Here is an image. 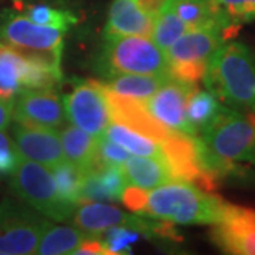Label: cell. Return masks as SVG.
<instances>
[{
    "mask_svg": "<svg viewBox=\"0 0 255 255\" xmlns=\"http://www.w3.org/2000/svg\"><path fill=\"white\" fill-rule=\"evenodd\" d=\"M211 240L227 254L255 255V210L228 203L224 219L211 231Z\"/></svg>",
    "mask_w": 255,
    "mask_h": 255,
    "instance_id": "10",
    "label": "cell"
},
{
    "mask_svg": "<svg viewBox=\"0 0 255 255\" xmlns=\"http://www.w3.org/2000/svg\"><path fill=\"white\" fill-rule=\"evenodd\" d=\"M153 18L137 7L135 0H114L104 34L139 36L150 38Z\"/></svg>",
    "mask_w": 255,
    "mask_h": 255,
    "instance_id": "17",
    "label": "cell"
},
{
    "mask_svg": "<svg viewBox=\"0 0 255 255\" xmlns=\"http://www.w3.org/2000/svg\"><path fill=\"white\" fill-rule=\"evenodd\" d=\"M127 177L121 166H100L85 173L81 203L84 201H118L127 187Z\"/></svg>",
    "mask_w": 255,
    "mask_h": 255,
    "instance_id": "18",
    "label": "cell"
},
{
    "mask_svg": "<svg viewBox=\"0 0 255 255\" xmlns=\"http://www.w3.org/2000/svg\"><path fill=\"white\" fill-rule=\"evenodd\" d=\"M203 78L219 101L255 112V55L243 43H224L211 55Z\"/></svg>",
    "mask_w": 255,
    "mask_h": 255,
    "instance_id": "3",
    "label": "cell"
},
{
    "mask_svg": "<svg viewBox=\"0 0 255 255\" xmlns=\"http://www.w3.org/2000/svg\"><path fill=\"white\" fill-rule=\"evenodd\" d=\"M10 186L24 203L54 221H68L75 207L60 196L54 176L46 166L30 159L21 157Z\"/></svg>",
    "mask_w": 255,
    "mask_h": 255,
    "instance_id": "5",
    "label": "cell"
},
{
    "mask_svg": "<svg viewBox=\"0 0 255 255\" xmlns=\"http://www.w3.org/2000/svg\"><path fill=\"white\" fill-rule=\"evenodd\" d=\"M74 254L77 255H110L108 254V250L105 248V246L102 244L100 238L95 237V236H88L82 241L80 247L74 251Z\"/></svg>",
    "mask_w": 255,
    "mask_h": 255,
    "instance_id": "35",
    "label": "cell"
},
{
    "mask_svg": "<svg viewBox=\"0 0 255 255\" xmlns=\"http://www.w3.org/2000/svg\"><path fill=\"white\" fill-rule=\"evenodd\" d=\"M122 172L127 177V182L150 190L169 182H174L173 173L167 162L160 157H147V156H135L129 157L121 166Z\"/></svg>",
    "mask_w": 255,
    "mask_h": 255,
    "instance_id": "19",
    "label": "cell"
},
{
    "mask_svg": "<svg viewBox=\"0 0 255 255\" xmlns=\"http://www.w3.org/2000/svg\"><path fill=\"white\" fill-rule=\"evenodd\" d=\"M65 117L63 100L53 90H21L14 101L13 119L23 125L57 129Z\"/></svg>",
    "mask_w": 255,
    "mask_h": 255,
    "instance_id": "11",
    "label": "cell"
},
{
    "mask_svg": "<svg viewBox=\"0 0 255 255\" xmlns=\"http://www.w3.org/2000/svg\"><path fill=\"white\" fill-rule=\"evenodd\" d=\"M228 203L211 191L187 182H169L147 193L139 216L176 224L216 226L224 219Z\"/></svg>",
    "mask_w": 255,
    "mask_h": 255,
    "instance_id": "2",
    "label": "cell"
},
{
    "mask_svg": "<svg viewBox=\"0 0 255 255\" xmlns=\"http://www.w3.org/2000/svg\"><path fill=\"white\" fill-rule=\"evenodd\" d=\"M60 137L67 160L80 166L85 173L95 167H100L98 163L100 136H94L74 125V127L63 128L60 132Z\"/></svg>",
    "mask_w": 255,
    "mask_h": 255,
    "instance_id": "20",
    "label": "cell"
},
{
    "mask_svg": "<svg viewBox=\"0 0 255 255\" xmlns=\"http://www.w3.org/2000/svg\"><path fill=\"white\" fill-rule=\"evenodd\" d=\"M13 135L18 153L24 159L34 160L51 169L65 159L60 133L53 128L30 127L16 122Z\"/></svg>",
    "mask_w": 255,
    "mask_h": 255,
    "instance_id": "12",
    "label": "cell"
},
{
    "mask_svg": "<svg viewBox=\"0 0 255 255\" xmlns=\"http://www.w3.org/2000/svg\"><path fill=\"white\" fill-rule=\"evenodd\" d=\"M50 220L27 203L6 197L0 203V255L36 254Z\"/></svg>",
    "mask_w": 255,
    "mask_h": 255,
    "instance_id": "6",
    "label": "cell"
},
{
    "mask_svg": "<svg viewBox=\"0 0 255 255\" xmlns=\"http://www.w3.org/2000/svg\"><path fill=\"white\" fill-rule=\"evenodd\" d=\"M61 80V68H53L47 64L26 60V70L21 80L23 90H53Z\"/></svg>",
    "mask_w": 255,
    "mask_h": 255,
    "instance_id": "29",
    "label": "cell"
},
{
    "mask_svg": "<svg viewBox=\"0 0 255 255\" xmlns=\"http://www.w3.org/2000/svg\"><path fill=\"white\" fill-rule=\"evenodd\" d=\"M21 160L17 146L7 135L0 130V174H13Z\"/></svg>",
    "mask_w": 255,
    "mask_h": 255,
    "instance_id": "33",
    "label": "cell"
},
{
    "mask_svg": "<svg viewBox=\"0 0 255 255\" xmlns=\"http://www.w3.org/2000/svg\"><path fill=\"white\" fill-rule=\"evenodd\" d=\"M97 67L105 78L119 74L170 75L163 50L139 36L104 34Z\"/></svg>",
    "mask_w": 255,
    "mask_h": 255,
    "instance_id": "4",
    "label": "cell"
},
{
    "mask_svg": "<svg viewBox=\"0 0 255 255\" xmlns=\"http://www.w3.org/2000/svg\"><path fill=\"white\" fill-rule=\"evenodd\" d=\"M26 60L14 48L0 43V100H14L23 90Z\"/></svg>",
    "mask_w": 255,
    "mask_h": 255,
    "instance_id": "23",
    "label": "cell"
},
{
    "mask_svg": "<svg viewBox=\"0 0 255 255\" xmlns=\"http://www.w3.org/2000/svg\"><path fill=\"white\" fill-rule=\"evenodd\" d=\"M234 24L255 20V0H219Z\"/></svg>",
    "mask_w": 255,
    "mask_h": 255,
    "instance_id": "32",
    "label": "cell"
},
{
    "mask_svg": "<svg viewBox=\"0 0 255 255\" xmlns=\"http://www.w3.org/2000/svg\"><path fill=\"white\" fill-rule=\"evenodd\" d=\"M104 136L111 140L117 142L118 145L125 147L128 152L136 156H147V157H160L164 159L163 149L152 137L146 136L143 133H139L132 128L127 127L124 124L114 122L108 125L104 132Z\"/></svg>",
    "mask_w": 255,
    "mask_h": 255,
    "instance_id": "22",
    "label": "cell"
},
{
    "mask_svg": "<svg viewBox=\"0 0 255 255\" xmlns=\"http://www.w3.org/2000/svg\"><path fill=\"white\" fill-rule=\"evenodd\" d=\"M164 1L166 0H135L137 7L152 18H155L156 14L162 10Z\"/></svg>",
    "mask_w": 255,
    "mask_h": 255,
    "instance_id": "37",
    "label": "cell"
},
{
    "mask_svg": "<svg viewBox=\"0 0 255 255\" xmlns=\"http://www.w3.org/2000/svg\"><path fill=\"white\" fill-rule=\"evenodd\" d=\"M176 14L190 30L219 28L234 36L240 26L234 24L219 0H170Z\"/></svg>",
    "mask_w": 255,
    "mask_h": 255,
    "instance_id": "16",
    "label": "cell"
},
{
    "mask_svg": "<svg viewBox=\"0 0 255 255\" xmlns=\"http://www.w3.org/2000/svg\"><path fill=\"white\" fill-rule=\"evenodd\" d=\"M199 142L203 166L217 179L234 170V163L255 162V112L221 107L200 130Z\"/></svg>",
    "mask_w": 255,
    "mask_h": 255,
    "instance_id": "1",
    "label": "cell"
},
{
    "mask_svg": "<svg viewBox=\"0 0 255 255\" xmlns=\"http://www.w3.org/2000/svg\"><path fill=\"white\" fill-rule=\"evenodd\" d=\"M27 0H14V4H16V7H18L20 4H23V3H26Z\"/></svg>",
    "mask_w": 255,
    "mask_h": 255,
    "instance_id": "38",
    "label": "cell"
},
{
    "mask_svg": "<svg viewBox=\"0 0 255 255\" xmlns=\"http://www.w3.org/2000/svg\"><path fill=\"white\" fill-rule=\"evenodd\" d=\"M0 40L11 47L51 50L63 47L64 30L40 26L26 16H11L0 24Z\"/></svg>",
    "mask_w": 255,
    "mask_h": 255,
    "instance_id": "15",
    "label": "cell"
},
{
    "mask_svg": "<svg viewBox=\"0 0 255 255\" xmlns=\"http://www.w3.org/2000/svg\"><path fill=\"white\" fill-rule=\"evenodd\" d=\"M146 200H147V191L142 187L133 186V184L130 187H125L122 197H121V201L127 206L128 209L136 214H139L143 210Z\"/></svg>",
    "mask_w": 255,
    "mask_h": 255,
    "instance_id": "34",
    "label": "cell"
},
{
    "mask_svg": "<svg viewBox=\"0 0 255 255\" xmlns=\"http://www.w3.org/2000/svg\"><path fill=\"white\" fill-rule=\"evenodd\" d=\"M57 189L60 191V196L70 204H80L81 203V193L85 180V172L80 166L73 162L64 159L61 163L55 164L53 167Z\"/></svg>",
    "mask_w": 255,
    "mask_h": 255,
    "instance_id": "27",
    "label": "cell"
},
{
    "mask_svg": "<svg viewBox=\"0 0 255 255\" xmlns=\"http://www.w3.org/2000/svg\"><path fill=\"white\" fill-rule=\"evenodd\" d=\"M221 107L223 105L219 104V98L210 91H203L196 88L191 92L186 107V115L196 136L219 114Z\"/></svg>",
    "mask_w": 255,
    "mask_h": 255,
    "instance_id": "26",
    "label": "cell"
},
{
    "mask_svg": "<svg viewBox=\"0 0 255 255\" xmlns=\"http://www.w3.org/2000/svg\"><path fill=\"white\" fill-rule=\"evenodd\" d=\"M68 121L94 136H102L111 121V112L105 92L98 81L88 80L75 85L63 97Z\"/></svg>",
    "mask_w": 255,
    "mask_h": 255,
    "instance_id": "8",
    "label": "cell"
},
{
    "mask_svg": "<svg viewBox=\"0 0 255 255\" xmlns=\"http://www.w3.org/2000/svg\"><path fill=\"white\" fill-rule=\"evenodd\" d=\"M17 9L24 11L26 17H28L31 21H34L40 26L61 28L65 31L77 23V16L73 11L55 9L53 6H47V4H27V3H24Z\"/></svg>",
    "mask_w": 255,
    "mask_h": 255,
    "instance_id": "28",
    "label": "cell"
},
{
    "mask_svg": "<svg viewBox=\"0 0 255 255\" xmlns=\"http://www.w3.org/2000/svg\"><path fill=\"white\" fill-rule=\"evenodd\" d=\"M90 234L81 228L65 227V226H50L44 231L43 237L37 246L36 254L58 255L74 254L82 241Z\"/></svg>",
    "mask_w": 255,
    "mask_h": 255,
    "instance_id": "24",
    "label": "cell"
},
{
    "mask_svg": "<svg viewBox=\"0 0 255 255\" xmlns=\"http://www.w3.org/2000/svg\"><path fill=\"white\" fill-rule=\"evenodd\" d=\"M194 90L196 84L170 78L153 95L142 102L147 112L163 127L174 132L196 136L186 115L187 101Z\"/></svg>",
    "mask_w": 255,
    "mask_h": 255,
    "instance_id": "9",
    "label": "cell"
},
{
    "mask_svg": "<svg viewBox=\"0 0 255 255\" xmlns=\"http://www.w3.org/2000/svg\"><path fill=\"white\" fill-rule=\"evenodd\" d=\"M68 221L91 236H98L104 230L114 226H127L139 233L150 234L159 238L172 240L176 236V230L170 221H147L143 217H139L136 213L135 216L127 214L115 206L102 204L97 201H84L77 204Z\"/></svg>",
    "mask_w": 255,
    "mask_h": 255,
    "instance_id": "7",
    "label": "cell"
},
{
    "mask_svg": "<svg viewBox=\"0 0 255 255\" xmlns=\"http://www.w3.org/2000/svg\"><path fill=\"white\" fill-rule=\"evenodd\" d=\"M95 237H98L102 241L110 255L129 254L130 246L139 238V231L127 226H114L104 230Z\"/></svg>",
    "mask_w": 255,
    "mask_h": 255,
    "instance_id": "30",
    "label": "cell"
},
{
    "mask_svg": "<svg viewBox=\"0 0 255 255\" xmlns=\"http://www.w3.org/2000/svg\"><path fill=\"white\" fill-rule=\"evenodd\" d=\"M230 36L219 28H197L189 30L179 37L164 54L169 64H200L207 65L220 47Z\"/></svg>",
    "mask_w": 255,
    "mask_h": 255,
    "instance_id": "13",
    "label": "cell"
},
{
    "mask_svg": "<svg viewBox=\"0 0 255 255\" xmlns=\"http://www.w3.org/2000/svg\"><path fill=\"white\" fill-rule=\"evenodd\" d=\"M14 112V100H0V130L9 127Z\"/></svg>",
    "mask_w": 255,
    "mask_h": 255,
    "instance_id": "36",
    "label": "cell"
},
{
    "mask_svg": "<svg viewBox=\"0 0 255 255\" xmlns=\"http://www.w3.org/2000/svg\"><path fill=\"white\" fill-rule=\"evenodd\" d=\"M101 88L105 92V97H107L108 105H110L111 119L114 122L124 124L139 133H143L146 136L152 137L159 145H162L164 140L174 132L172 129L163 127L162 124H159L147 112L142 101L118 95L104 87H101Z\"/></svg>",
    "mask_w": 255,
    "mask_h": 255,
    "instance_id": "14",
    "label": "cell"
},
{
    "mask_svg": "<svg viewBox=\"0 0 255 255\" xmlns=\"http://www.w3.org/2000/svg\"><path fill=\"white\" fill-rule=\"evenodd\" d=\"M130 157V152L107 136H100L98 140V163L100 166H122Z\"/></svg>",
    "mask_w": 255,
    "mask_h": 255,
    "instance_id": "31",
    "label": "cell"
},
{
    "mask_svg": "<svg viewBox=\"0 0 255 255\" xmlns=\"http://www.w3.org/2000/svg\"><path fill=\"white\" fill-rule=\"evenodd\" d=\"M189 30V26L183 23L176 14L170 0H166L162 10L153 18V30L150 38L160 50L166 51L179 37H182Z\"/></svg>",
    "mask_w": 255,
    "mask_h": 255,
    "instance_id": "25",
    "label": "cell"
},
{
    "mask_svg": "<svg viewBox=\"0 0 255 255\" xmlns=\"http://www.w3.org/2000/svg\"><path fill=\"white\" fill-rule=\"evenodd\" d=\"M170 75H147V74H119L105 81H98L101 87L137 101L147 100L153 95L164 82L169 81Z\"/></svg>",
    "mask_w": 255,
    "mask_h": 255,
    "instance_id": "21",
    "label": "cell"
}]
</instances>
